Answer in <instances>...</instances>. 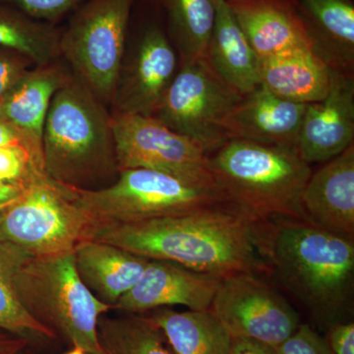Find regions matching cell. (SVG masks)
Instances as JSON below:
<instances>
[{"label": "cell", "instance_id": "1", "mask_svg": "<svg viewBox=\"0 0 354 354\" xmlns=\"http://www.w3.org/2000/svg\"><path fill=\"white\" fill-rule=\"evenodd\" d=\"M93 241L225 278L259 268L258 223L230 205L184 215L99 223Z\"/></svg>", "mask_w": 354, "mask_h": 354}, {"label": "cell", "instance_id": "2", "mask_svg": "<svg viewBox=\"0 0 354 354\" xmlns=\"http://www.w3.org/2000/svg\"><path fill=\"white\" fill-rule=\"evenodd\" d=\"M43 158L48 176L64 187L100 189L120 174L111 109L74 76L51 101Z\"/></svg>", "mask_w": 354, "mask_h": 354}, {"label": "cell", "instance_id": "3", "mask_svg": "<svg viewBox=\"0 0 354 354\" xmlns=\"http://www.w3.org/2000/svg\"><path fill=\"white\" fill-rule=\"evenodd\" d=\"M258 248L310 309L337 318L353 286V239L305 220L281 218L266 232L258 225Z\"/></svg>", "mask_w": 354, "mask_h": 354}, {"label": "cell", "instance_id": "4", "mask_svg": "<svg viewBox=\"0 0 354 354\" xmlns=\"http://www.w3.org/2000/svg\"><path fill=\"white\" fill-rule=\"evenodd\" d=\"M209 158L228 204L253 223L305 220L301 195L313 171L295 149L230 139Z\"/></svg>", "mask_w": 354, "mask_h": 354}, {"label": "cell", "instance_id": "5", "mask_svg": "<svg viewBox=\"0 0 354 354\" xmlns=\"http://www.w3.org/2000/svg\"><path fill=\"white\" fill-rule=\"evenodd\" d=\"M12 285L26 311L58 339L88 354H104L97 322L111 307L84 285L74 253L48 258L21 253L14 263Z\"/></svg>", "mask_w": 354, "mask_h": 354}, {"label": "cell", "instance_id": "6", "mask_svg": "<svg viewBox=\"0 0 354 354\" xmlns=\"http://www.w3.org/2000/svg\"><path fill=\"white\" fill-rule=\"evenodd\" d=\"M62 187L77 206L99 223L184 215L230 205L218 187L186 183L146 169H123L114 183L100 189Z\"/></svg>", "mask_w": 354, "mask_h": 354}, {"label": "cell", "instance_id": "7", "mask_svg": "<svg viewBox=\"0 0 354 354\" xmlns=\"http://www.w3.org/2000/svg\"><path fill=\"white\" fill-rule=\"evenodd\" d=\"M97 225L62 186L41 172L1 209L0 241L17 246L31 257H57L93 241Z\"/></svg>", "mask_w": 354, "mask_h": 354}, {"label": "cell", "instance_id": "8", "mask_svg": "<svg viewBox=\"0 0 354 354\" xmlns=\"http://www.w3.org/2000/svg\"><path fill=\"white\" fill-rule=\"evenodd\" d=\"M137 0H87L60 35V57L72 74L111 109Z\"/></svg>", "mask_w": 354, "mask_h": 354}, {"label": "cell", "instance_id": "9", "mask_svg": "<svg viewBox=\"0 0 354 354\" xmlns=\"http://www.w3.org/2000/svg\"><path fill=\"white\" fill-rule=\"evenodd\" d=\"M179 65L157 0H137L111 113L152 115Z\"/></svg>", "mask_w": 354, "mask_h": 354}, {"label": "cell", "instance_id": "10", "mask_svg": "<svg viewBox=\"0 0 354 354\" xmlns=\"http://www.w3.org/2000/svg\"><path fill=\"white\" fill-rule=\"evenodd\" d=\"M241 97L201 58L179 65L151 116L209 155L227 141L223 122Z\"/></svg>", "mask_w": 354, "mask_h": 354}, {"label": "cell", "instance_id": "11", "mask_svg": "<svg viewBox=\"0 0 354 354\" xmlns=\"http://www.w3.org/2000/svg\"><path fill=\"white\" fill-rule=\"evenodd\" d=\"M111 116L120 171L151 169L186 183L218 187L208 153L192 140L152 116L116 113Z\"/></svg>", "mask_w": 354, "mask_h": 354}, {"label": "cell", "instance_id": "12", "mask_svg": "<svg viewBox=\"0 0 354 354\" xmlns=\"http://www.w3.org/2000/svg\"><path fill=\"white\" fill-rule=\"evenodd\" d=\"M209 311L232 339H249L277 348L299 327L297 312L254 272L221 279Z\"/></svg>", "mask_w": 354, "mask_h": 354}, {"label": "cell", "instance_id": "13", "mask_svg": "<svg viewBox=\"0 0 354 354\" xmlns=\"http://www.w3.org/2000/svg\"><path fill=\"white\" fill-rule=\"evenodd\" d=\"M62 58L36 64L25 72L0 100V120L44 169V123L53 97L72 78Z\"/></svg>", "mask_w": 354, "mask_h": 354}, {"label": "cell", "instance_id": "14", "mask_svg": "<svg viewBox=\"0 0 354 354\" xmlns=\"http://www.w3.org/2000/svg\"><path fill=\"white\" fill-rule=\"evenodd\" d=\"M353 144L354 74L332 70L326 97L306 106L295 150L311 165L332 160Z\"/></svg>", "mask_w": 354, "mask_h": 354}, {"label": "cell", "instance_id": "15", "mask_svg": "<svg viewBox=\"0 0 354 354\" xmlns=\"http://www.w3.org/2000/svg\"><path fill=\"white\" fill-rule=\"evenodd\" d=\"M221 279L167 261L150 260L138 283L113 310L143 314L176 305L197 311L209 310Z\"/></svg>", "mask_w": 354, "mask_h": 354}, {"label": "cell", "instance_id": "16", "mask_svg": "<svg viewBox=\"0 0 354 354\" xmlns=\"http://www.w3.org/2000/svg\"><path fill=\"white\" fill-rule=\"evenodd\" d=\"M306 106L283 99L260 83L242 95L223 121V129L227 140L295 150Z\"/></svg>", "mask_w": 354, "mask_h": 354}, {"label": "cell", "instance_id": "17", "mask_svg": "<svg viewBox=\"0 0 354 354\" xmlns=\"http://www.w3.org/2000/svg\"><path fill=\"white\" fill-rule=\"evenodd\" d=\"M301 207L305 221L353 239L354 144L312 172Z\"/></svg>", "mask_w": 354, "mask_h": 354}, {"label": "cell", "instance_id": "18", "mask_svg": "<svg viewBox=\"0 0 354 354\" xmlns=\"http://www.w3.org/2000/svg\"><path fill=\"white\" fill-rule=\"evenodd\" d=\"M227 2L258 59L295 48H311L292 0Z\"/></svg>", "mask_w": 354, "mask_h": 354}, {"label": "cell", "instance_id": "19", "mask_svg": "<svg viewBox=\"0 0 354 354\" xmlns=\"http://www.w3.org/2000/svg\"><path fill=\"white\" fill-rule=\"evenodd\" d=\"M311 48L330 69L354 74V0H292Z\"/></svg>", "mask_w": 354, "mask_h": 354}, {"label": "cell", "instance_id": "20", "mask_svg": "<svg viewBox=\"0 0 354 354\" xmlns=\"http://www.w3.org/2000/svg\"><path fill=\"white\" fill-rule=\"evenodd\" d=\"M74 256L84 285L111 309L138 283L150 262L120 247L97 241L83 242Z\"/></svg>", "mask_w": 354, "mask_h": 354}, {"label": "cell", "instance_id": "21", "mask_svg": "<svg viewBox=\"0 0 354 354\" xmlns=\"http://www.w3.org/2000/svg\"><path fill=\"white\" fill-rule=\"evenodd\" d=\"M260 82L274 94L299 102L321 101L330 88L332 70L311 48H295L258 59Z\"/></svg>", "mask_w": 354, "mask_h": 354}, {"label": "cell", "instance_id": "22", "mask_svg": "<svg viewBox=\"0 0 354 354\" xmlns=\"http://www.w3.org/2000/svg\"><path fill=\"white\" fill-rule=\"evenodd\" d=\"M215 1V26L204 58L225 83L244 95L261 83L258 57L227 0Z\"/></svg>", "mask_w": 354, "mask_h": 354}, {"label": "cell", "instance_id": "23", "mask_svg": "<svg viewBox=\"0 0 354 354\" xmlns=\"http://www.w3.org/2000/svg\"><path fill=\"white\" fill-rule=\"evenodd\" d=\"M143 314L162 330L176 354H230L232 337L209 310L164 307Z\"/></svg>", "mask_w": 354, "mask_h": 354}, {"label": "cell", "instance_id": "24", "mask_svg": "<svg viewBox=\"0 0 354 354\" xmlns=\"http://www.w3.org/2000/svg\"><path fill=\"white\" fill-rule=\"evenodd\" d=\"M179 64L206 55L216 20L215 0H157Z\"/></svg>", "mask_w": 354, "mask_h": 354}, {"label": "cell", "instance_id": "25", "mask_svg": "<svg viewBox=\"0 0 354 354\" xmlns=\"http://www.w3.org/2000/svg\"><path fill=\"white\" fill-rule=\"evenodd\" d=\"M97 339L104 354H176L146 314L100 317Z\"/></svg>", "mask_w": 354, "mask_h": 354}, {"label": "cell", "instance_id": "26", "mask_svg": "<svg viewBox=\"0 0 354 354\" xmlns=\"http://www.w3.org/2000/svg\"><path fill=\"white\" fill-rule=\"evenodd\" d=\"M62 27L37 21L18 9L0 3V46L18 51L36 64L60 57Z\"/></svg>", "mask_w": 354, "mask_h": 354}, {"label": "cell", "instance_id": "27", "mask_svg": "<svg viewBox=\"0 0 354 354\" xmlns=\"http://www.w3.org/2000/svg\"><path fill=\"white\" fill-rule=\"evenodd\" d=\"M21 251L13 244L0 241V330L27 339L32 348L50 346L59 339L26 311L14 290L13 266Z\"/></svg>", "mask_w": 354, "mask_h": 354}, {"label": "cell", "instance_id": "28", "mask_svg": "<svg viewBox=\"0 0 354 354\" xmlns=\"http://www.w3.org/2000/svg\"><path fill=\"white\" fill-rule=\"evenodd\" d=\"M41 172L46 171L24 146L17 144L0 147V183L22 188Z\"/></svg>", "mask_w": 354, "mask_h": 354}, {"label": "cell", "instance_id": "29", "mask_svg": "<svg viewBox=\"0 0 354 354\" xmlns=\"http://www.w3.org/2000/svg\"><path fill=\"white\" fill-rule=\"evenodd\" d=\"M87 0H0L37 21L59 26Z\"/></svg>", "mask_w": 354, "mask_h": 354}, {"label": "cell", "instance_id": "30", "mask_svg": "<svg viewBox=\"0 0 354 354\" xmlns=\"http://www.w3.org/2000/svg\"><path fill=\"white\" fill-rule=\"evenodd\" d=\"M276 349L278 354H333L326 339L306 324H300L295 334Z\"/></svg>", "mask_w": 354, "mask_h": 354}, {"label": "cell", "instance_id": "31", "mask_svg": "<svg viewBox=\"0 0 354 354\" xmlns=\"http://www.w3.org/2000/svg\"><path fill=\"white\" fill-rule=\"evenodd\" d=\"M34 65V62L22 53L0 46V100L13 84Z\"/></svg>", "mask_w": 354, "mask_h": 354}, {"label": "cell", "instance_id": "32", "mask_svg": "<svg viewBox=\"0 0 354 354\" xmlns=\"http://www.w3.org/2000/svg\"><path fill=\"white\" fill-rule=\"evenodd\" d=\"M326 342L333 354H354L353 322L332 324Z\"/></svg>", "mask_w": 354, "mask_h": 354}, {"label": "cell", "instance_id": "33", "mask_svg": "<svg viewBox=\"0 0 354 354\" xmlns=\"http://www.w3.org/2000/svg\"><path fill=\"white\" fill-rule=\"evenodd\" d=\"M32 349L27 339L0 330V354H29Z\"/></svg>", "mask_w": 354, "mask_h": 354}, {"label": "cell", "instance_id": "34", "mask_svg": "<svg viewBox=\"0 0 354 354\" xmlns=\"http://www.w3.org/2000/svg\"><path fill=\"white\" fill-rule=\"evenodd\" d=\"M230 354H278L277 349L249 339H232Z\"/></svg>", "mask_w": 354, "mask_h": 354}, {"label": "cell", "instance_id": "35", "mask_svg": "<svg viewBox=\"0 0 354 354\" xmlns=\"http://www.w3.org/2000/svg\"><path fill=\"white\" fill-rule=\"evenodd\" d=\"M22 188L9 184L0 183V209L13 202L21 193Z\"/></svg>", "mask_w": 354, "mask_h": 354}, {"label": "cell", "instance_id": "36", "mask_svg": "<svg viewBox=\"0 0 354 354\" xmlns=\"http://www.w3.org/2000/svg\"><path fill=\"white\" fill-rule=\"evenodd\" d=\"M17 144L21 143L15 133L0 120V147L17 145Z\"/></svg>", "mask_w": 354, "mask_h": 354}, {"label": "cell", "instance_id": "37", "mask_svg": "<svg viewBox=\"0 0 354 354\" xmlns=\"http://www.w3.org/2000/svg\"><path fill=\"white\" fill-rule=\"evenodd\" d=\"M65 354H88L85 351H83L82 348H76V346H73L69 351H67Z\"/></svg>", "mask_w": 354, "mask_h": 354}, {"label": "cell", "instance_id": "38", "mask_svg": "<svg viewBox=\"0 0 354 354\" xmlns=\"http://www.w3.org/2000/svg\"><path fill=\"white\" fill-rule=\"evenodd\" d=\"M0 218H1V209H0Z\"/></svg>", "mask_w": 354, "mask_h": 354}]
</instances>
